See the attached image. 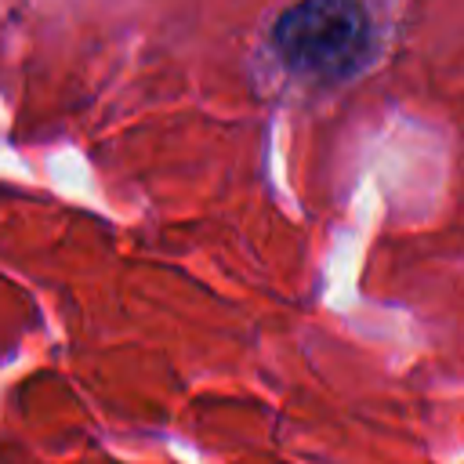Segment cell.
<instances>
[{
	"instance_id": "6da1fadb",
	"label": "cell",
	"mask_w": 464,
	"mask_h": 464,
	"mask_svg": "<svg viewBox=\"0 0 464 464\" xmlns=\"http://www.w3.org/2000/svg\"><path fill=\"white\" fill-rule=\"evenodd\" d=\"M272 47L301 76L344 80L370 58V14L359 0H297L272 25Z\"/></svg>"
}]
</instances>
